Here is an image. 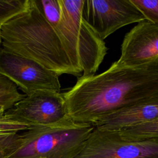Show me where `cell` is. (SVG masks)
Returning <instances> with one entry per match:
<instances>
[{"mask_svg":"<svg viewBox=\"0 0 158 158\" xmlns=\"http://www.w3.org/2000/svg\"><path fill=\"white\" fill-rule=\"evenodd\" d=\"M67 112L77 123L94 124L118 110L158 95V62L138 67H110L80 77L63 93Z\"/></svg>","mask_w":158,"mask_h":158,"instance_id":"obj_1","label":"cell"},{"mask_svg":"<svg viewBox=\"0 0 158 158\" xmlns=\"http://www.w3.org/2000/svg\"><path fill=\"white\" fill-rule=\"evenodd\" d=\"M1 48L31 59L57 75L80 77L51 25L37 7L28 0L27 8L0 28Z\"/></svg>","mask_w":158,"mask_h":158,"instance_id":"obj_2","label":"cell"},{"mask_svg":"<svg viewBox=\"0 0 158 158\" xmlns=\"http://www.w3.org/2000/svg\"><path fill=\"white\" fill-rule=\"evenodd\" d=\"M94 128L70 118L52 125L31 127L0 139V158H75Z\"/></svg>","mask_w":158,"mask_h":158,"instance_id":"obj_3","label":"cell"},{"mask_svg":"<svg viewBox=\"0 0 158 158\" xmlns=\"http://www.w3.org/2000/svg\"><path fill=\"white\" fill-rule=\"evenodd\" d=\"M60 19L51 27L59 37L75 70L82 76L94 75L107 48L85 19V0H59Z\"/></svg>","mask_w":158,"mask_h":158,"instance_id":"obj_4","label":"cell"},{"mask_svg":"<svg viewBox=\"0 0 158 158\" xmlns=\"http://www.w3.org/2000/svg\"><path fill=\"white\" fill-rule=\"evenodd\" d=\"M75 158H158V139L127 140L95 127Z\"/></svg>","mask_w":158,"mask_h":158,"instance_id":"obj_5","label":"cell"},{"mask_svg":"<svg viewBox=\"0 0 158 158\" xmlns=\"http://www.w3.org/2000/svg\"><path fill=\"white\" fill-rule=\"evenodd\" d=\"M5 114L30 127L52 125L70 118L63 93L48 89L26 95Z\"/></svg>","mask_w":158,"mask_h":158,"instance_id":"obj_6","label":"cell"},{"mask_svg":"<svg viewBox=\"0 0 158 158\" xmlns=\"http://www.w3.org/2000/svg\"><path fill=\"white\" fill-rule=\"evenodd\" d=\"M0 75L12 81L25 95L35 91H60L59 75L39 63L0 49Z\"/></svg>","mask_w":158,"mask_h":158,"instance_id":"obj_7","label":"cell"},{"mask_svg":"<svg viewBox=\"0 0 158 158\" xmlns=\"http://www.w3.org/2000/svg\"><path fill=\"white\" fill-rule=\"evenodd\" d=\"M83 15L102 40L124 26L145 20L130 0H85Z\"/></svg>","mask_w":158,"mask_h":158,"instance_id":"obj_8","label":"cell"},{"mask_svg":"<svg viewBox=\"0 0 158 158\" xmlns=\"http://www.w3.org/2000/svg\"><path fill=\"white\" fill-rule=\"evenodd\" d=\"M158 62V24L139 22L124 36L119 59L110 67L133 68Z\"/></svg>","mask_w":158,"mask_h":158,"instance_id":"obj_9","label":"cell"},{"mask_svg":"<svg viewBox=\"0 0 158 158\" xmlns=\"http://www.w3.org/2000/svg\"><path fill=\"white\" fill-rule=\"evenodd\" d=\"M158 118V95L114 112L94 124L96 128L119 131Z\"/></svg>","mask_w":158,"mask_h":158,"instance_id":"obj_10","label":"cell"},{"mask_svg":"<svg viewBox=\"0 0 158 158\" xmlns=\"http://www.w3.org/2000/svg\"><path fill=\"white\" fill-rule=\"evenodd\" d=\"M120 137L130 141L158 139V118L118 131Z\"/></svg>","mask_w":158,"mask_h":158,"instance_id":"obj_11","label":"cell"},{"mask_svg":"<svg viewBox=\"0 0 158 158\" xmlns=\"http://www.w3.org/2000/svg\"><path fill=\"white\" fill-rule=\"evenodd\" d=\"M25 96L19 92L18 87L12 81L0 75V107L8 110Z\"/></svg>","mask_w":158,"mask_h":158,"instance_id":"obj_12","label":"cell"},{"mask_svg":"<svg viewBox=\"0 0 158 158\" xmlns=\"http://www.w3.org/2000/svg\"><path fill=\"white\" fill-rule=\"evenodd\" d=\"M28 0H0V28L27 8Z\"/></svg>","mask_w":158,"mask_h":158,"instance_id":"obj_13","label":"cell"},{"mask_svg":"<svg viewBox=\"0 0 158 158\" xmlns=\"http://www.w3.org/2000/svg\"><path fill=\"white\" fill-rule=\"evenodd\" d=\"M146 20L158 24V0H130Z\"/></svg>","mask_w":158,"mask_h":158,"instance_id":"obj_14","label":"cell"},{"mask_svg":"<svg viewBox=\"0 0 158 158\" xmlns=\"http://www.w3.org/2000/svg\"><path fill=\"white\" fill-rule=\"evenodd\" d=\"M30 127L4 113L0 115V138L27 130Z\"/></svg>","mask_w":158,"mask_h":158,"instance_id":"obj_15","label":"cell"},{"mask_svg":"<svg viewBox=\"0 0 158 158\" xmlns=\"http://www.w3.org/2000/svg\"><path fill=\"white\" fill-rule=\"evenodd\" d=\"M5 112H6V110L4 109V108L2 107H0V115H4Z\"/></svg>","mask_w":158,"mask_h":158,"instance_id":"obj_16","label":"cell"},{"mask_svg":"<svg viewBox=\"0 0 158 158\" xmlns=\"http://www.w3.org/2000/svg\"><path fill=\"white\" fill-rule=\"evenodd\" d=\"M1 48V35H0V49Z\"/></svg>","mask_w":158,"mask_h":158,"instance_id":"obj_17","label":"cell"}]
</instances>
